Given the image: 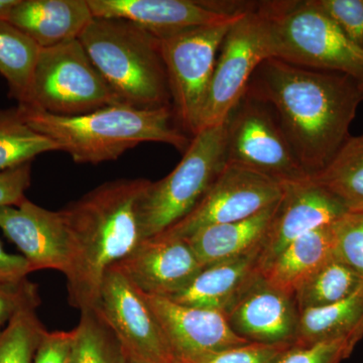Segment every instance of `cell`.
<instances>
[{
    "label": "cell",
    "instance_id": "1",
    "mask_svg": "<svg viewBox=\"0 0 363 363\" xmlns=\"http://www.w3.org/2000/svg\"><path fill=\"white\" fill-rule=\"evenodd\" d=\"M245 94L272 107L310 179L328 166L350 138L363 101L362 91L347 76L278 58L260 64Z\"/></svg>",
    "mask_w": 363,
    "mask_h": 363
},
{
    "label": "cell",
    "instance_id": "2",
    "mask_svg": "<svg viewBox=\"0 0 363 363\" xmlns=\"http://www.w3.org/2000/svg\"><path fill=\"white\" fill-rule=\"evenodd\" d=\"M147 179L107 182L60 210L70 241L69 303L96 309L105 272L143 240L140 204Z\"/></svg>",
    "mask_w": 363,
    "mask_h": 363
},
{
    "label": "cell",
    "instance_id": "3",
    "mask_svg": "<svg viewBox=\"0 0 363 363\" xmlns=\"http://www.w3.org/2000/svg\"><path fill=\"white\" fill-rule=\"evenodd\" d=\"M18 107L33 130L57 143L77 164L113 161L143 143H167L181 152L191 143L174 125L172 106L138 109L119 104L78 116Z\"/></svg>",
    "mask_w": 363,
    "mask_h": 363
},
{
    "label": "cell",
    "instance_id": "4",
    "mask_svg": "<svg viewBox=\"0 0 363 363\" xmlns=\"http://www.w3.org/2000/svg\"><path fill=\"white\" fill-rule=\"evenodd\" d=\"M78 40L119 104L171 106L161 42L154 35L121 18H93Z\"/></svg>",
    "mask_w": 363,
    "mask_h": 363
},
{
    "label": "cell",
    "instance_id": "5",
    "mask_svg": "<svg viewBox=\"0 0 363 363\" xmlns=\"http://www.w3.org/2000/svg\"><path fill=\"white\" fill-rule=\"evenodd\" d=\"M271 23L274 58L352 79L363 92V49L312 0L259 1Z\"/></svg>",
    "mask_w": 363,
    "mask_h": 363
},
{
    "label": "cell",
    "instance_id": "6",
    "mask_svg": "<svg viewBox=\"0 0 363 363\" xmlns=\"http://www.w3.org/2000/svg\"><path fill=\"white\" fill-rule=\"evenodd\" d=\"M226 166L224 124L193 135L183 159L168 176L150 182L140 204L143 240L164 233L201 201Z\"/></svg>",
    "mask_w": 363,
    "mask_h": 363
},
{
    "label": "cell",
    "instance_id": "7",
    "mask_svg": "<svg viewBox=\"0 0 363 363\" xmlns=\"http://www.w3.org/2000/svg\"><path fill=\"white\" fill-rule=\"evenodd\" d=\"M119 104L80 40H74L40 49L28 102L18 106L78 116Z\"/></svg>",
    "mask_w": 363,
    "mask_h": 363
},
{
    "label": "cell",
    "instance_id": "8",
    "mask_svg": "<svg viewBox=\"0 0 363 363\" xmlns=\"http://www.w3.org/2000/svg\"><path fill=\"white\" fill-rule=\"evenodd\" d=\"M269 58H274L271 23L259 2H255L231 26L222 42L195 135L225 123L245 96L255 70Z\"/></svg>",
    "mask_w": 363,
    "mask_h": 363
},
{
    "label": "cell",
    "instance_id": "9",
    "mask_svg": "<svg viewBox=\"0 0 363 363\" xmlns=\"http://www.w3.org/2000/svg\"><path fill=\"white\" fill-rule=\"evenodd\" d=\"M226 164L290 184L310 179L272 107L245 94L225 123Z\"/></svg>",
    "mask_w": 363,
    "mask_h": 363
},
{
    "label": "cell",
    "instance_id": "10",
    "mask_svg": "<svg viewBox=\"0 0 363 363\" xmlns=\"http://www.w3.org/2000/svg\"><path fill=\"white\" fill-rule=\"evenodd\" d=\"M240 18L220 25L188 28L160 39L175 118L193 135L222 42Z\"/></svg>",
    "mask_w": 363,
    "mask_h": 363
},
{
    "label": "cell",
    "instance_id": "11",
    "mask_svg": "<svg viewBox=\"0 0 363 363\" xmlns=\"http://www.w3.org/2000/svg\"><path fill=\"white\" fill-rule=\"evenodd\" d=\"M96 309L131 359L150 363L178 360L145 295L116 264L105 272Z\"/></svg>",
    "mask_w": 363,
    "mask_h": 363
},
{
    "label": "cell",
    "instance_id": "12",
    "mask_svg": "<svg viewBox=\"0 0 363 363\" xmlns=\"http://www.w3.org/2000/svg\"><path fill=\"white\" fill-rule=\"evenodd\" d=\"M283 184L226 164L197 206L164 233L186 238L204 227L243 220L281 200Z\"/></svg>",
    "mask_w": 363,
    "mask_h": 363
},
{
    "label": "cell",
    "instance_id": "13",
    "mask_svg": "<svg viewBox=\"0 0 363 363\" xmlns=\"http://www.w3.org/2000/svg\"><path fill=\"white\" fill-rule=\"evenodd\" d=\"M350 213L312 179L285 184L278 210L259 255L260 272L293 241Z\"/></svg>",
    "mask_w": 363,
    "mask_h": 363
},
{
    "label": "cell",
    "instance_id": "14",
    "mask_svg": "<svg viewBox=\"0 0 363 363\" xmlns=\"http://www.w3.org/2000/svg\"><path fill=\"white\" fill-rule=\"evenodd\" d=\"M116 266L140 292L164 298L180 293L203 269L187 241L167 233L143 240Z\"/></svg>",
    "mask_w": 363,
    "mask_h": 363
},
{
    "label": "cell",
    "instance_id": "15",
    "mask_svg": "<svg viewBox=\"0 0 363 363\" xmlns=\"http://www.w3.org/2000/svg\"><path fill=\"white\" fill-rule=\"evenodd\" d=\"M0 229L23 252L33 272L56 269L66 274L70 241L61 212L26 199L18 206L0 207Z\"/></svg>",
    "mask_w": 363,
    "mask_h": 363
},
{
    "label": "cell",
    "instance_id": "16",
    "mask_svg": "<svg viewBox=\"0 0 363 363\" xmlns=\"http://www.w3.org/2000/svg\"><path fill=\"white\" fill-rule=\"evenodd\" d=\"M300 314L295 296L272 286L262 274L225 316L234 333L248 342L294 345Z\"/></svg>",
    "mask_w": 363,
    "mask_h": 363
},
{
    "label": "cell",
    "instance_id": "17",
    "mask_svg": "<svg viewBox=\"0 0 363 363\" xmlns=\"http://www.w3.org/2000/svg\"><path fill=\"white\" fill-rule=\"evenodd\" d=\"M145 295L177 359H187L248 343L234 333L225 314Z\"/></svg>",
    "mask_w": 363,
    "mask_h": 363
},
{
    "label": "cell",
    "instance_id": "18",
    "mask_svg": "<svg viewBox=\"0 0 363 363\" xmlns=\"http://www.w3.org/2000/svg\"><path fill=\"white\" fill-rule=\"evenodd\" d=\"M94 18H121L135 23L157 39L198 28L220 25L245 13L227 14L212 1L193 0H87Z\"/></svg>",
    "mask_w": 363,
    "mask_h": 363
},
{
    "label": "cell",
    "instance_id": "19",
    "mask_svg": "<svg viewBox=\"0 0 363 363\" xmlns=\"http://www.w3.org/2000/svg\"><path fill=\"white\" fill-rule=\"evenodd\" d=\"M2 18L48 49L78 40L94 16L87 0H16Z\"/></svg>",
    "mask_w": 363,
    "mask_h": 363
},
{
    "label": "cell",
    "instance_id": "20",
    "mask_svg": "<svg viewBox=\"0 0 363 363\" xmlns=\"http://www.w3.org/2000/svg\"><path fill=\"white\" fill-rule=\"evenodd\" d=\"M259 255V252L253 253L203 267L183 291L168 298L226 314L262 276Z\"/></svg>",
    "mask_w": 363,
    "mask_h": 363
},
{
    "label": "cell",
    "instance_id": "21",
    "mask_svg": "<svg viewBox=\"0 0 363 363\" xmlns=\"http://www.w3.org/2000/svg\"><path fill=\"white\" fill-rule=\"evenodd\" d=\"M279 202L243 220L204 227L184 240L202 267L260 252Z\"/></svg>",
    "mask_w": 363,
    "mask_h": 363
},
{
    "label": "cell",
    "instance_id": "22",
    "mask_svg": "<svg viewBox=\"0 0 363 363\" xmlns=\"http://www.w3.org/2000/svg\"><path fill=\"white\" fill-rule=\"evenodd\" d=\"M335 257L333 223L315 229L288 245L262 272L279 290L295 295L312 274Z\"/></svg>",
    "mask_w": 363,
    "mask_h": 363
},
{
    "label": "cell",
    "instance_id": "23",
    "mask_svg": "<svg viewBox=\"0 0 363 363\" xmlns=\"http://www.w3.org/2000/svg\"><path fill=\"white\" fill-rule=\"evenodd\" d=\"M362 337L363 284L350 297L336 304L301 312L298 336L294 345L338 339L358 343Z\"/></svg>",
    "mask_w": 363,
    "mask_h": 363
},
{
    "label": "cell",
    "instance_id": "24",
    "mask_svg": "<svg viewBox=\"0 0 363 363\" xmlns=\"http://www.w3.org/2000/svg\"><path fill=\"white\" fill-rule=\"evenodd\" d=\"M311 179L350 213H363V133L350 135L328 166Z\"/></svg>",
    "mask_w": 363,
    "mask_h": 363
},
{
    "label": "cell",
    "instance_id": "25",
    "mask_svg": "<svg viewBox=\"0 0 363 363\" xmlns=\"http://www.w3.org/2000/svg\"><path fill=\"white\" fill-rule=\"evenodd\" d=\"M40 48L28 35L0 16V74L11 96L25 105Z\"/></svg>",
    "mask_w": 363,
    "mask_h": 363
},
{
    "label": "cell",
    "instance_id": "26",
    "mask_svg": "<svg viewBox=\"0 0 363 363\" xmlns=\"http://www.w3.org/2000/svg\"><path fill=\"white\" fill-rule=\"evenodd\" d=\"M73 329L72 363H131L128 353L98 309L83 310Z\"/></svg>",
    "mask_w": 363,
    "mask_h": 363
},
{
    "label": "cell",
    "instance_id": "27",
    "mask_svg": "<svg viewBox=\"0 0 363 363\" xmlns=\"http://www.w3.org/2000/svg\"><path fill=\"white\" fill-rule=\"evenodd\" d=\"M60 150L50 138L33 130L20 107L0 111V171L30 164L35 157Z\"/></svg>",
    "mask_w": 363,
    "mask_h": 363
},
{
    "label": "cell",
    "instance_id": "28",
    "mask_svg": "<svg viewBox=\"0 0 363 363\" xmlns=\"http://www.w3.org/2000/svg\"><path fill=\"white\" fill-rule=\"evenodd\" d=\"M362 284L350 267L334 257L312 274L294 296L302 312L345 300L357 292Z\"/></svg>",
    "mask_w": 363,
    "mask_h": 363
},
{
    "label": "cell",
    "instance_id": "29",
    "mask_svg": "<svg viewBox=\"0 0 363 363\" xmlns=\"http://www.w3.org/2000/svg\"><path fill=\"white\" fill-rule=\"evenodd\" d=\"M45 331L35 309L16 315L0 331V363H33Z\"/></svg>",
    "mask_w": 363,
    "mask_h": 363
},
{
    "label": "cell",
    "instance_id": "30",
    "mask_svg": "<svg viewBox=\"0 0 363 363\" xmlns=\"http://www.w3.org/2000/svg\"><path fill=\"white\" fill-rule=\"evenodd\" d=\"M334 252L363 283V213H347L333 223Z\"/></svg>",
    "mask_w": 363,
    "mask_h": 363
},
{
    "label": "cell",
    "instance_id": "31",
    "mask_svg": "<svg viewBox=\"0 0 363 363\" xmlns=\"http://www.w3.org/2000/svg\"><path fill=\"white\" fill-rule=\"evenodd\" d=\"M291 346L293 345L248 342L199 357L178 360L181 363H276Z\"/></svg>",
    "mask_w": 363,
    "mask_h": 363
},
{
    "label": "cell",
    "instance_id": "32",
    "mask_svg": "<svg viewBox=\"0 0 363 363\" xmlns=\"http://www.w3.org/2000/svg\"><path fill=\"white\" fill-rule=\"evenodd\" d=\"M357 345L354 341L347 339L293 345L276 363H342L350 357Z\"/></svg>",
    "mask_w": 363,
    "mask_h": 363
},
{
    "label": "cell",
    "instance_id": "33",
    "mask_svg": "<svg viewBox=\"0 0 363 363\" xmlns=\"http://www.w3.org/2000/svg\"><path fill=\"white\" fill-rule=\"evenodd\" d=\"M358 47L363 49V0H312Z\"/></svg>",
    "mask_w": 363,
    "mask_h": 363
},
{
    "label": "cell",
    "instance_id": "34",
    "mask_svg": "<svg viewBox=\"0 0 363 363\" xmlns=\"http://www.w3.org/2000/svg\"><path fill=\"white\" fill-rule=\"evenodd\" d=\"M40 305L39 288L28 278L16 281H0V331L16 315Z\"/></svg>",
    "mask_w": 363,
    "mask_h": 363
},
{
    "label": "cell",
    "instance_id": "35",
    "mask_svg": "<svg viewBox=\"0 0 363 363\" xmlns=\"http://www.w3.org/2000/svg\"><path fill=\"white\" fill-rule=\"evenodd\" d=\"M32 182V162L0 171V207L18 206Z\"/></svg>",
    "mask_w": 363,
    "mask_h": 363
},
{
    "label": "cell",
    "instance_id": "36",
    "mask_svg": "<svg viewBox=\"0 0 363 363\" xmlns=\"http://www.w3.org/2000/svg\"><path fill=\"white\" fill-rule=\"evenodd\" d=\"M73 346V330L45 331L33 363H67Z\"/></svg>",
    "mask_w": 363,
    "mask_h": 363
},
{
    "label": "cell",
    "instance_id": "37",
    "mask_svg": "<svg viewBox=\"0 0 363 363\" xmlns=\"http://www.w3.org/2000/svg\"><path fill=\"white\" fill-rule=\"evenodd\" d=\"M33 272L23 255L6 252L0 242V281H16L28 278Z\"/></svg>",
    "mask_w": 363,
    "mask_h": 363
},
{
    "label": "cell",
    "instance_id": "38",
    "mask_svg": "<svg viewBox=\"0 0 363 363\" xmlns=\"http://www.w3.org/2000/svg\"><path fill=\"white\" fill-rule=\"evenodd\" d=\"M14 4L16 0H0V16H4Z\"/></svg>",
    "mask_w": 363,
    "mask_h": 363
},
{
    "label": "cell",
    "instance_id": "39",
    "mask_svg": "<svg viewBox=\"0 0 363 363\" xmlns=\"http://www.w3.org/2000/svg\"><path fill=\"white\" fill-rule=\"evenodd\" d=\"M130 359L131 363H150V362H140V360L131 359V358H130ZM173 363H181V362H179V360H177V362H173Z\"/></svg>",
    "mask_w": 363,
    "mask_h": 363
},
{
    "label": "cell",
    "instance_id": "40",
    "mask_svg": "<svg viewBox=\"0 0 363 363\" xmlns=\"http://www.w3.org/2000/svg\"><path fill=\"white\" fill-rule=\"evenodd\" d=\"M71 354H72V353H71ZM67 363H72L71 357H70V359H69V360H68V362H67Z\"/></svg>",
    "mask_w": 363,
    "mask_h": 363
}]
</instances>
